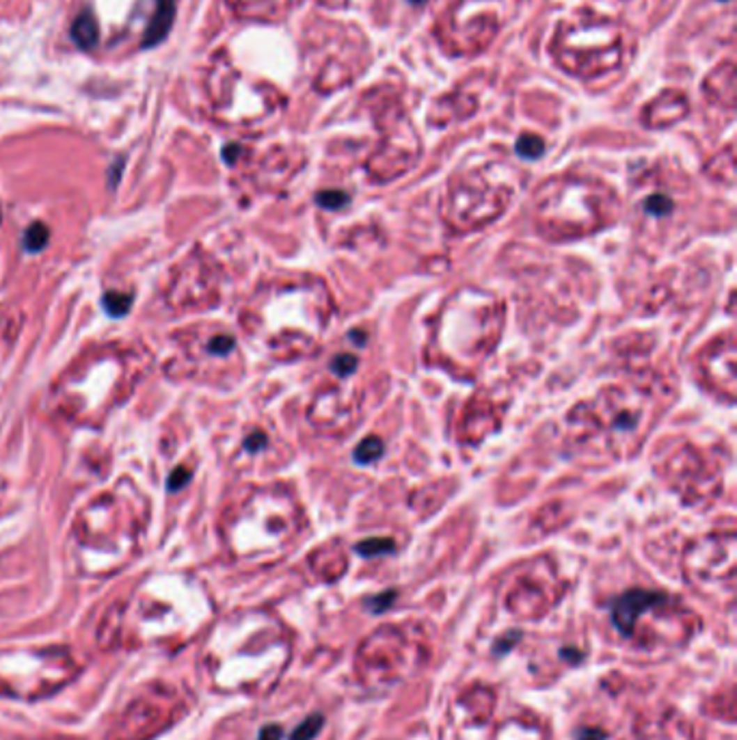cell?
Here are the masks:
<instances>
[{
	"label": "cell",
	"mask_w": 737,
	"mask_h": 740,
	"mask_svg": "<svg viewBox=\"0 0 737 740\" xmlns=\"http://www.w3.org/2000/svg\"><path fill=\"white\" fill-rule=\"evenodd\" d=\"M320 727H323V716L313 714V716H309L307 721H303L297 730L292 732V740H313L316 736H318Z\"/></svg>",
	"instance_id": "9c48e42d"
},
{
	"label": "cell",
	"mask_w": 737,
	"mask_h": 740,
	"mask_svg": "<svg viewBox=\"0 0 737 740\" xmlns=\"http://www.w3.org/2000/svg\"><path fill=\"white\" fill-rule=\"evenodd\" d=\"M238 147L236 145H229V147H225V150H223V158L227 160V163H234L236 160V156H238Z\"/></svg>",
	"instance_id": "d6986e66"
},
{
	"label": "cell",
	"mask_w": 737,
	"mask_h": 740,
	"mask_svg": "<svg viewBox=\"0 0 737 740\" xmlns=\"http://www.w3.org/2000/svg\"><path fill=\"white\" fill-rule=\"evenodd\" d=\"M331 368L338 375H350L357 368V357L355 355H338L331 362Z\"/></svg>",
	"instance_id": "7c38bea8"
},
{
	"label": "cell",
	"mask_w": 737,
	"mask_h": 740,
	"mask_svg": "<svg viewBox=\"0 0 737 740\" xmlns=\"http://www.w3.org/2000/svg\"><path fill=\"white\" fill-rule=\"evenodd\" d=\"M173 20H176V0H156V9H154L150 24H147V29H145L141 46L152 48V46L160 44V41L169 35V31L173 27Z\"/></svg>",
	"instance_id": "3957f363"
},
{
	"label": "cell",
	"mask_w": 737,
	"mask_h": 740,
	"mask_svg": "<svg viewBox=\"0 0 737 740\" xmlns=\"http://www.w3.org/2000/svg\"><path fill=\"white\" fill-rule=\"evenodd\" d=\"M355 461L357 463H362V466H366V463H372V461H376L378 457H381L383 455V441L381 439H378V437H366L362 444H359V446H357L355 448Z\"/></svg>",
	"instance_id": "8992f818"
},
{
	"label": "cell",
	"mask_w": 737,
	"mask_h": 740,
	"mask_svg": "<svg viewBox=\"0 0 737 740\" xmlns=\"http://www.w3.org/2000/svg\"><path fill=\"white\" fill-rule=\"evenodd\" d=\"M102 305H104V310H107V314H111V316H115V319H117V316H123V314L130 312L132 297H130V294H121V292H107L102 297Z\"/></svg>",
	"instance_id": "52a82bcc"
},
{
	"label": "cell",
	"mask_w": 737,
	"mask_h": 740,
	"mask_svg": "<svg viewBox=\"0 0 737 740\" xmlns=\"http://www.w3.org/2000/svg\"><path fill=\"white\" fill-rule=\"evenodd\" d=\"M72 39L80 50H93L100 41V24L91 11H80L72 22Z\"/></svg>",
	"instance_id": "277c9868"
},
{
	"label": "cell",
	"mask_w": 737,
	"mask_h": 740,
	"mask_svg": "<svg viewBox=\"0 0 737 740\" xmlns=\"http://www.w3.org/2000/svg\"><path fill=\"white\" fill-rule=\"evenodd\" d=\"M245 446H247V451H251V453L262 451V448L266 446V435H264L262 431H254V433H251V435L245 439Z\"/></svg>",
	"instance_id": "2e32d148"
},
{
	"label": "cell",
	"mask_w": 737,
	"mask_h": 740,
	"mask_svg": "<svg viewBox=\"0 0 737 740\" xmlns=\"http://www.w3.org/2000/svg\"><path fill=\"white\" fill-rule=\"evenodd\" d=\"M359 554L364 557H374V554H387L394 550V541L391 539H368L364 543H359Z\"/></svg>",
	"instance_id": "30bf717a"
},
{
	"label": "cell",
	"mask_w": 737,
	"mask_h": 740,
	"mask_svg": "<svg viewBox=\"0 0 737 740\" xmlns=\"http://www.w3.org/2000/svg\"><path fill=\"white\" fill-rule=\"evenodd\" d=\"M318 204L329 208V210H338L342 206L348 204V195L346 193H340V191H325V193H318Z\"/></svg>",
	"instance_id": "8fae6325"
},
{
	"label": "cell",
	"mask_w": 737,
	"mask_h": 740,
	"mask_svg": "<svg viewBox=\"0 0 737 740\" xmlns=\"http://www.w3.org/2000/svg\"><path fill=\"white\" fill-rule=\"evenodd\" d=\"M662 600H664L662 594H651V591H640V589L629 591V594H625V596L614 604L612 617H614L616 628L629 637V634L634 632L636 621L644 615V612H649L655 604H660Z\"/></svg>",
	"instance_id": "7a4b0ae2"
},
{
	"label": "cell",
	"mask_w": 737,
	"mask_h": 740,
	"mask_svg": "<svg viewBox=\"0 0 737 740\" xmlns=\"http://www.w3.org/2000/svg\"><path fill=\"white\" fill-rule=\"evenodd\" d=\"M121 169H123V158H117V160L113 163V167H111V174H109V180H111V186H113V188H115L117 182H119Z\"/></svg>",
	"instance_id": "ac0fdd59"
},
{
	"label": "cell",
	"mask_w": 737,
	"mask_h": 740,
	"mask_svg": "<svg viewBox=\"0 0 737 740\" xmlns=\"http://www.w3.org/2000/svg\"><path fill=\"white\" fill-rule=\"evenodd\" d=\"M231 349H234V338L231 335H217L212 342H210V351L215 355H227Z\"/></svg>",
	"instance_id": "9a60e30c"
},
{
	"label": "cell",
	"mask_w": 737,
	"mask_h": 740,
	"mask_svg": "<svg viewBox=\"0 0 737 740\" xmlns=\"http://www.w3.org/2000/svg\"><path fill=\"white\" fill-rule=\"evenodd\" d=\"M48 241H50V229H48V225H44V223H33V225H29L26 232H24L22 247H24L26 253H37V251H41V249L48 245Z\"/></svg>",
	"instance_id": "5b68a950"
},
{
	"label": "cell",
	"mask_w": 737,
	"mask_h": 740,
	"mask_svg": "<svg viewBox=\"0 0 737 740\" xmlns=\"http://www.w3.org/2000/svg\"><path fill=\"white\" fill-rule=\"evenodd\" d=\"M670 208H672V204H670V199H666L664 195H653V197L646 202V210H649L651 215H658V217L668 215Z\"/></svg>",
	"instance_id": "4fadbf2b"
},
{
	"label": "cell",
	"mask_w": 737,
	"mask_h": 740,
	"mask_svg": "<svg viewBox=\"0 0 737 740\" xmlns=\"http://www.w3.org/2000/svg\"><path fill=\"white\" fill-rule=\"evenodd\" d=\"M188 481H191V474H188V470H186V468H176V470L171 472L169 481H166V490H169V492H178V490L184 488Z\"/></svg>",
	"instance_id": "5bb4252c"
},
{
	"label": "cell",
	"mask_w": 737,
	"mask_h": 740,
	"mask_svg": "<svg viewBox=\"0 0 737 740\" xmlns=\"http://www.w3.org/2000/svg\"><path fill=\"white\" fill-rule=\"evenodd\" d=\"M688 576L701 587H711L722 582L727 589H733V569H735V537L711 535L699 539L685 554Z\"/></svg>",
	"instance_id": "6da1fadb"
},
{
	"label": "cell",
	"mask_w": 737,
	"mask_h": 740,
	"mask_svg": "<svg viewBox=\"0 0 737 740\" xmlns=\"http://www.w3.org/2000/svg\"><path fill=\"white\" fill-rule=\"evenodd\" d=\"M281 738V727L279 725H266L262 732H260V738L258 740H279Z\"/></svg>",
	"instance_id": "e0dca14e"
},
{
	"label": "cell",
	"mask_w": 737,
	"mask_h": 740,
	"mask_svg": "<svg viewBox=\"0 0 737 740\" xmlns=\"http://www.w3.org/2000/svg\"><path fill=\"white\" fill-rule=\"evenodd\" d=\"M543 150H545V145L536 135H523L517 141V154L523 158H538L543 154Z\"/></svg>",
	"instance_id": "ba28073f"
}]
</instances>
